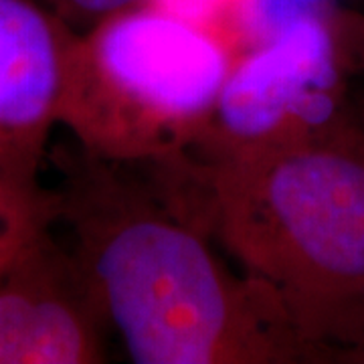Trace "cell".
<instances>
[{
	"label": "cell",
	"instance_id": "obj_1",
	"mask_svg": "<svg viewBox=\"0 0 364 364\" xmlns=\"http://www.w3.org/2000/svg\"><path fill=\"white\" fill-rule=\"evenodd\" d=\"M57 221L138 364H314L277 301L233 272L140 164L61 150Z\"/></svg>",
	"mask_w": 364,
	"mask_h": 364
},
{
	"label": "cell",
	"instance_id": "obj_2",
	"mask_svg": "<svg viewBox=\"0 0 364 364\" xmlns=\"http://www.w3.org/2000/svg\"><path fill=\"white\" fill-rule=\"evenodd\" d=\"M174 207L272 294L314 364H364V124L286 148L144 164Z\"/></svg>",
	"mask_w": 364,
	"mask_h": 364
},
{
	"label": "cell",
	"instance_id": "obj_3",
	"mask_svg": "<svg viewBox=\"0 0 364 364\" xmlns=\"http://www.w3.org/2000/svg\"><path fill=\"white\" fill-rule=\"evenodd\" d=\"M233 63L193 18L160 6L132 9L75 35L59 124L93 156L166 160L195 142Z\"/></svg>",
	"mask_w": 364,
	"mask_h": 364
},
{
	"label": "cell",
	"instance_id": "obj_4",
	"mask_svg": "<svg viewBox=\"0 0 364 364\" xmlns=\"http://www.w3.org/2000/svg\"><path fill=\"white\" fill-rule=\"evenodd\" d=\"M364 67V18L308 6L235 61L203 130L184 152L229 160L273 152L354 112Z\"/></svg>",
	"mask_w": 364,
	"mask_h": 364
},
{
	"label": "cell",
	"instance_id": "obj_5",
	"mask_svg": "<svg viewBox=\"0 0 364 364\" xmlns=\"http://www.w3.org/2000/svg\"><path fill=\"white\" fill-rule=\"evenodd\" d=\"M112 326L51 229L0 275V364H100Z\"/></svg>",
	"mask_w": 364,
	"mask_h": 364
},
{
	"label": "cell",
	"instance_id": "obj_6",
	"mask_svg": "<svg viewBox=\"0 0 364 364\" xmlns=\"http://www.w3.org/2000/svg\"><path fill=\"white\" fill-rule=\"evenodd\" d=\"M75 35L41 0H0V174L39 184Z\"/></svg>",
	"mask_w": 364,
	"mask_h": 364
},
{
	"label": "cell",
	"instance_id": "obj_7",
	"mask_svg": "<svg viewBox=\"0 0 364 364\" xmlns=\"http://www.w3.org/2000/svg\"><path fill=\"white\" fill-rule=\"evenodd\" d=\"M57 213L55 191L0 174V275L37 235L51 229Z\"/></svg>",
	"mask_w": 364,
	"mask_h": 364
},
{
	"label": "cell",
	"instance_id": "obj_8",
	"mask_svg": "<svg viewBox=\"0 0 364 364\" xmlns=\"http://www.w3.org/2000/svg\"><path fill=\"white\" fill-rule=\"evenodd\" d=\"M71 31L85 33L105 18L144 6L146 0H41Z\"/></svg>",
	"mask_w": 364,
	"mask_h": 364
},
{
	"label": "cell",
	"instance_id": "obj_9",
	"mask_svg": "<svg viewBox=\"0 0 364 364\" xmlns=\"http://www.w3.org/2000/svg\"><path fill=\"white\" fill-rule=\"evenodd\" d=\"M354 109H356V114H358V117L363 119L364 124V81L358 85V90L354 93Z\"/></svg>",
	"mask_w": 364,
	"mask_h": 364
}]
</instances>
